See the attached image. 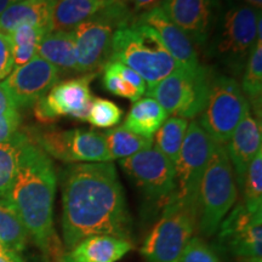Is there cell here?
Segmentation results:
<instances>
[{
  "label": "cell",
  "instance_id": "38",
  "mask_svg": "<svg viewBox=\"0 0 262 262\" xmlns=\"http://www.w3.org/2000/svg\"><path fill=\"white\" fill-rule=\"evenodd\" d=\"M0 262H25V260L17 253L5 251V253H0Z\"/></svg>",
  "mask_w": 262,
  "mask_h": 262
},
{
  "label": "cell",
  "instance_id": "41",
  "mask_svg": "<svg viewBox=\"0 0 262 262\" xmlns=\"http://www.w3.org/2000/svg\"><path fill=\"white\" fill-rule=\"evenodd\" d=\"M5 251H10V250H8V249H6L4 245L0 243V253H5Z\"/></svg>",
  "mask_w": 262,
  "mask_h": 262
},
{
  "label": "cell",
  "instance_id": "9",
  "mask_svg": "<svg viewBox=\"0 0 262 262\" xmlns=\"http://www.w3.org/2000/svg\"><path fill=\"white\" fill-rule=\"evenodd\" d=\"M25 133L50 158L68 164L112 162L103 134L95 130H62L50 126L32 127Z\"/></svg>",
  "mask_w": 262,
  "mask_h": 262
},
{
  "label": "cell",
  "instance_id": "29",
  "mask_svg": "<svg viewBox=\"0 0 262 262\" xmlns=\"http://www.w3.org/2000/svg\"><path fill=\"white\" fill-rule=\"evenodd\" d=\"M262 27H257V40L255 42L253 50L249 54L245 72L242 83L243 91L248 101L256 107H261L262 96Z\"/></svg>",
  "mask_w": 262,
  "mask_h": 262
},
{
  "label": "cell",
  "instance_id": "20",
  "mask_svg": "<svg viewBox=\"0 0 262 262\" xmlns=\"http://www.w3.org/2000/svg\"><path fill=\"white\" fill-rule=\"evenodd\" d=\"M133 248L130 241L113 235L97 234L83 239L67 256L75 262H116Z\"/></svg>",
  "mask_w": 262,
  "mask_h": 262
},
{
  "label": "cell",
  "instance_id": "21",
  "mask_svg": "<svg viewBox=\"0 0 262 262\" xmlns=\"http://www.w3.org/2000/svg\"><path fill=\"white\" fill-rule=\"evenodd\" d=\"M37 56L57 68L60 72L78 73L75 40L72 31H52L41 39Z\"/></svg>",
  "mask_w": 262,
  "mask_h": 262
},
{
  "label": "cell",
  "instance_id": "23",
  "mask_svg": "<svg viewBox=\"0 0 262 262\" xmlns=\"http://www.w3.org/2000/svg\"><path fill=\"white\" fill-rule=\"evenodd\" d=\"M166 119L168 113L155 98H139L131 106L123 126L136 135L153 137Z\"/></svg>",
  "mask_w": 262,
  "mask_h": 262
},
{
  "label": "cell",
  "instance_id": "14",
  "mask_svg": "<svg viewBox=\"0 0 262 262\" xmlns=\"http://www.w3.org/2000/svg\"><path fill=\"white\" fill-rule=\"evenodd\" d=\"M60 73L55 66L35 56L26 64L12 70L0 84L17 110L27 108L45 96L58 83Z\"/></svg>",
  "mask_w": 262,
  "mask_h": 262
},
{
  "label": "cell",
  "instance_id": "42",
  "mask_svg": "<svg viewBox=\"0 0 262 262\" xmlns=\"http://www.w3.org/2000/svg\"><path fill=\"white\" fill-rule=\"evenodd\" d=\"M56 262H64V261H63V255H61V256L58 257L57 260H56Z\"/></svg>",
  "mask_w": 262,
  "mask_h": 262
},
{
  "label": "cell",
  "instance_id": "7",
  "mask_svg": "<svg viewBox=\"0 0 262 262\" xmlns=\"http://www.w3.org/2000/svg\"><path fill=\"white\" fill-rule=\"evenodd\" d=\"M196 225L198 211L172 196L165 204L159 221L147 235L141 254L146 262H179Z\"/></svg>",
  "mask_w": 262,
  "mask_h": 262
},
{
  "label": "cell",
  "instance_id": "11",
  "mask_svg": "<svg viewBox=\"0 0 262 262\" xmlns=\"http://www.w3.org/2000/svg\"><path fill=\"white\" fill-rule=\"evenodd\" d=\"M216 142L196 120L188 123L180 150L176 170V192L173 198L198 211L199 186Z\"/></svg>",
  "mask_w": 262,
  "mask_h": 262
},
{
  "label": "cell",
  "instance_id": "13",
  "mask_svg": "<svg viewBox=\"0 0 262 262\" xmlns=\"http://www.w3.org/2000/svg\"><path fill=\"white\" fill-rule=\"evenodd\" d=\"M120 166L152 201L168 203L176 192L175 165L155 147L120 159Z\"/></svg>",
  "mask_w": 262,
  "mask_h": 262
},
{
  "label": "cell",
  "instance_id": "32",
  "mask_svg": "<svg viewBox=\"0 0 262 262\" xmlns=\"http://www.w3.org/2000/svg\"><path fill=\"white\" fill-rule=\"evenodd\" d=\"M123 110L116 102L107 98L94 97L86 122L95 127H113L120 123Z\"/></svg>",
  "mask_w": 262,
  "mask_h": 262
},
{
  "label": "cell",
  "instance_id": "6",
  "mask_svg": "<svg viewBox=\"0 0 262 262\" xmlns=\"http://www.w3.org/2000/svg\"><path fill=\"white\" fill-rule=\"evenodd\" d=\"M212 79L209 68L181 67L160 80L155 86L146 90L149 97L155 98L168 116L183 119H194L204 110Z\"/></svg>",
  "mask_w": 262,
  "mask_h": 262
},
{
  "label": "cell",
  "instance_id": "19",
  "mask_svg": "<svg viewBox=\"0 0 262 262\" xmlns=\"http://www.w3.org/2000/svg\"><path fill=\"white\" fill-rule=\"evenodd\" d=\"M56 0H22L0 15V32L9 34L21 26L52 32V15Z\"/></svg>",
  "mask_w": 262,
  "mask_h": 262
},
{
  "label": "cell",
  "instance_id": "2",
  "mask_svg": "<svg viewBox=\"0 0 262 262\" xmlns=\"http://www.w3.org/2000/svg\"><path fill=\"white\" fill-rule=\"evenodd\" d=\"M57 178L54 163L31 140L21 153L17 172L6 201L27 229L29 238L49 258L57 251L54 202Z\"/></svg>",
  "mask_w": 262,
  "mask_h": 262
},
{
  "label": "cell",
  "instance_id": "24",
  "mask_svg": "<svg viewBox=\"0 0 262 262\" xmlns=\"http://www.w3.org/2000/svg\"><path fill=\"white\" fill-rule=\"evenodd\" d=\"M110 0H56L52 31H72L100 12Z\"/></svg>",
  "mask_w": 262,
  "mask_h": 262
},
{
  "label": "cell",
  "instance_id": "39",
  "mask_svg": "<svg viewBox=\"0 0 262 262\" xmlns=\"http://www.w3.org/2000/svg\"><path fill=\"white\" fill-rule=\"evenodd\" d=\"M19 2H22V0H0V15H2L5 10H8L10 6L17 4Z\"/></svg>",
  "mask_w": 262,
  "mask_h": 262
},
{
  "label": "cell",
  "instance_id": "10",
  "mask_svg": "<svg viewBox=\"0 0 262 262\" xmlns=\"http://www.w3.org/2000/svg\"><path fill=\"white\" fill-rule=\"evenodd\" d=\"M261 10L247 4H234L222 15L217 33L211 42V55L226 64L239 68L248 60L257 40Z\"/></svg>",
  "mask_w": 262,
  "mask_h": 262
},
{
  "label": "cell",
  "instance_id": "37",
  "mask_svg": "<svg viewBox=\"0 0 262 262\" xmlns=\"http://www.w3.org/2000/svg\"><path fill=\"white\" fill-rule=\"evenodd\" d=\"M11 108H16L14 106V103H12L11 98L6 93L4 88L2 86V84H0V111H8V110H11Z\"/></svg>",
  "mask_w": 262,
  "mask_h": 262
},
{
  "label": "cell",
  "instance_id": "22",
  "mask_svg": "<svg viewBox=\"0 0 262 262\" xmlns=\"http://www.w3.org/2000/svg\"><path fill=\"white\" fill-rule=\"evenodd\" d=\"M102 85L114 96L135 101L146 94L145 80L127 66L117 61H108L102 68Z\"/></svg>",
  "mask_w": 262,
  "mask_h": 262
},
{
  "label": "cell",
  "instance_id": "3",
  "mask_svg": "<svg viewBox=\"0 0 262 262\" xmlns=\"http://www.w3.org/2000/svg\"><path fill=\"white\" fill-rule=\"evenodd\" d=\"M110 61L120 62L135 71L145 80L147 89L181 67L164 47L155 29L137 18L114 33Z\"/></svg>",
  "mask_w": 262,
  "mask_h": 262
},
{
  "label": "cell",
  "instance_id": "15",
  "mask_svg": "<svg viewBox=\"0 0 262 262\" xmlns=\"http://www.w3.org/2000/svg\"><path fill=\"white\" fill-rule=\"evenodd\" d=\"M220 237L239 262H262V210L238 204L221 222Z\"/></svg>",
  "mask_w": 262,
  "mask_h": 262
},
{
  "label": "cell",
  "instance_id": "33",
  "mask_svg": "<svg viewBox=\"0 0 262 262\" xmlns=\"http://www.w3.org/2000/svg\"><path fill=\"white\" fill-rule=\"evenodd\" d=\"M179 262H221L215 251L199 237H192L183 249Z\"/></svg>",
  "mask_w": 262,
  "mask_h": 262
},
{
  "label": "cell",
  "instance_id": "12",
  "mask_svg": "<svg viewBox=\"0 0 262 262\" xmlns=\"http://www.w3.org/2000/svg\"><path fill=\"white\" fill-rule=\"evenodd\" d=\"M97 74H83L55 84L45 96L33 104L38 122L54 123L61 117L86 122L95 97L90 90V84Z\"/></svg>",
  "mask_w": 262,
  "mask_h": 262
},
{
  "label": "cell",
  "instance_id": "4",
  "mask_svg": "<svg viewBox=\"0 0 262 262\" xmlns=\"http://www.w3.org/2000/svg\"><path fill=\"white\" fill-rule=\"evenodd\" d=\"M134 21L133 11L124 0H110L100 12L72 29L78 73H98L102 70L111 58L114 33Z\"/></svg>",
  "mask_w": 262,
  "mask_h": 262
},
{
  "label": "cell",
  "instance_id": "35",
  "mask_svg": "<svg viewBox=\"0 0 262 262\" xmlns=\"http://www.w3.org/2000/svg\"><path fill=\"white\" fill-rule=\"evenodd\" d=\"M14 67V57L9 35L0 32V81L4 80L11 73Z\"/></svg>",
  "mask_w": 262,
  "mask_h": 262
},
{
  "label": "cell",
  "instance_id": "25",
  "mask_svg": "<svg viewBox=\"0 0 262 262\" xmlns=\"http://www.w3.org/2000/svg\"><path fill=\"white\" fill-rule=\"evenodd\" d=\"M103 136L111 160L129 158L141 150L153 147V137L136 135L123 125L104 131Z\"/></svg>",
  "mask_w": 262,
  "mask_h": 262
},
{
  "label": "cell",
  "instance_id": "17",
  "mask_svg": "<svg viewBox=\"0 0 262 262\" xmlns=\"http://www.w3.org/2000/svg\"><path fill=\"white\" fill-rule=\"evenodd\" d=\"M225 147L233 168L235 181L239 187H242L249 164L262 149L261 120L251 116L249 111L235 127Z\"/></svg>",
  "mask_w": 262,
  "mask_h": 262
},
{
  "label": "cell",
  "instance_id": "26",
  "mask_svg": "<svg viewBox=\"0 0 262 262\" xmlns=\"http://www.w3.org/2000/svg\"><path fill=\"white\" fill-rule=\"evenodd\" d=\"M28 141L25 131H17L11 139L0 143V198H6L17 172L21 153Z\"/></svg>",
  "mask_w": 262,
  "mask_h": 262
},
{
  "label": "cell",
  "instance_id": "40",
  "mask_svg": "<svg viewBox=\"0 0 262 262\" xmlns=\"http://www.w3.org/2000/svg\"><path fill=\"white\" fill-rule=\"evenodd\" d=\"M244 4H247L251 8L256 9V10H261L262 6V0H243Z\"/></svg>",
  "mask_w": 262,
  "mask_h": 262
},
{
  "label": "cell",
  "instance_id": "31",
  "mask_svg": "<svg viewBox=\"0 0 262 262\" xmlns=\"http://www.w3.org/2000/svg\"><path fill=\"white\" fill-rule=\"evenodd\" d=\"M242 188L245 208L251 211L262 210V149L249 164Z\"/></svg>",
  "mask_w": 262,
  "mask_h": 262
},
{
  "label": "cell",
  "instance_id": "1",
  "mask_svg": "<svg viewBox=\"0 0 262 262\" xmlns=\"http://www.w3.org/2000/svg\"><path fill=\"white\" fill-rule=\"evenodd\" d=\"M62 235L71 249L91 235L130 241L133 220L112 162L70 164L61 173Z\"/></svg>",
  "mask_w": 262,
  "mask_h": 262
},
{
  "label": "cell",
  "instance_id": "8",
  "mask_svg": "<svg viewBox=\"0 0 262 262\" xmlns=\"http://www.w3.org/2000/svg\"><path fill=\"white\" fill-rule=\"evenodd\" d=\"M249 111L250 103L234 78L212 75L204 110L196 122L214 142L226 145Z\"/></svg>",
  "mask_w": 262,
  "mask_h": 262
},
{
  "label": "cell",
  "instance_id": "18",
  "mask_svg": "<svg viewBox=\"0 0 262 262\" xmlns=\"http://www.w3.org/2000/svg\"><path fill=\"white\" fill-rule=\"evenodd\" d=\"M137 19L155 29L169 54L183 67L194 68L201 64L193 41L181 28L166 17L162 9L155 8L142 12Z\"/></svg>",
  "mask_w": 262,
  "mask_h": 262
},
{
  "label": "cell",
  "instance_id": "27",
  "mask_svg": "<svg viewBox=\"0 0 262 262\" xmlns=\"http://www.w3.org/2000/svg\"><path fill=\"white\" fill-rule=\"evenodd\" d=\"M29 235L18 215L9 202L0 198V243L10 251L22 253L27 247Z\"/></svg>",
  "mask_w": 262,
  "mask_h": 262
},
{
  "label": "cell",
  "instance_id": "30",
  "mask_svg": "<svg viewBox=\"0 0 262 262\" xmlns=\"http://www.w3.org/2000/svg\"><path fill=\"white\" fill-rule=\"evenodd\" d=\"M47 33L44 29L32 26H21L10 32L8 35L11 42L14 66H24L37 56L39 44Z\"/></svg>",
  "mask_w": 262,
  "mask_h": 262
},
{
  "label": "cell",
  "instance_id": "34",
  "mask_svg": "<svg viewBox=\"0 0 262 262\" xmlns=\"http://www.w3.org/2000/svg\"><path fill=\"white\" fill-rule=\"evenodd\" d=\"M21 124V116L17 108L0 111V143L11 139L17 133Z\"/></svg>",
  "mask_w": 262,
  "mask_h": 262
},
{
  "label": "cell",
  "instance_id": "16",
  "mask_svg": "<svg viewBox=\"0 0 262 262\" xmlns=\"http://www.w3.org/2000/svg\"><path fill=\"white\" fill-rule=\"evenodd\" d=\"M159 8L193 44L205 45L219 21L221 0H163Z\"/></svg>",
  "mask_w": 262,
  "mask_h": 262
},
{
  "label": "cell",
  "instance_id": "5",
  "mask_svg": "<svg viewBox=\"0 0 262 262\" xmlns=\"http://www.w3.org/2000/svg\"><path fill=\"white\" fill-rule=\"evenodd\" d=\"M238 188L225 145L216 143L201 181L198 193V225L204 237H211L237 202Z\"/></svg>",
  "mask_w": 262,
  "mask_h": 262
},
{
  "label": "cell",
  "instance_id": "36",
  "mask_svg": "<svg viewBox=\"0 0 262 262\" xmlns=\"http://www.w3.org/2000/svg\"><path fill=\"white\" fill-rule=\"evenodd\" d=\"M130 3L136 11L145 12L155 8H159L163 0H130Z\"/></svg>",
  "mask_w": 262,
  "mask_h": 262
},
{
  "label": "cell",
  "instance_id": "28",
  "mask_svg": "<svg viewBox=\"0 0 262 262\" xmlns=\"http://www.w3.org/2000/svg\"><path fill=\"white\" fill-rule=\"evenodd\" d=\"M188 127V120L180 117H170L155 134V148L175 165L181 150L183 139Z\"/></svg>",
  "mask_w": 262,
  "mask_h": 262
}]
</instances>
